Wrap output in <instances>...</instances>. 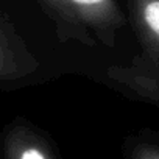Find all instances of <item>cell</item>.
<instances>
[{
  "instance_id": "cell-2",
  "label": "cell",
  "mask_w": 159,
  "mask_h": 159,
  "mask_svg": "<svg viewBox=\"0 0 159 159\" xmlns=\"http://www.w3.org/2000/svg\"><path fill=\"white\" fill-rule=\"evenodd\" d=\"M5 159H56L48 143L31 128L13 126L5 137Z\"/></svg>"
},
{
  "instance_id": "cell-5",
  "label": "cell",
  "mask_w": 159,
  "mask_h": 159,
  "mask_svg": "<svg viewBox=\"0 0 159 159\" xmlns=\"http://www.w3.org/2000/svg\"><path fill=\"white\" fill-rule=\"evenodd\" d=\"M133 159H159V148L153 145H140L134 150Z\"/></svg>"
},
{
  "instance_id": "cell-4",
  "label": "cell",
  "mask_w": 159,
  "mask_h": 159,
  "mask_svg": "<svg viewBox=\"0 0 159 159\" xmlns=\"http://www.w3.org/2000/svg\"><path fill=\"white\" fill-rule=\"evenodd\" d=\"M136 19L148 45L159 52V0H136Z\"/></svg>"
},
{
  "instance_id": "cell-3",
  "label": "cell",
  "mask_w": 159,
  "mask_h": 159,
  "mask_svg": "<svg viewBox=\"0 0 159 159\" xmlns=\"http://www.w3.org/2000/svg\"><path fill=\"white\" fill-rule=\"evenodd\" d=\"M34 69L33 59L17 50L0 31V80H14L33 72Z\"/></svg>"
},
{
  "instance_id": "cell-1",
  "label": "cell",
  "mask_w": 159,
  "mask_h": 159,
  "mask_svg": "<svg viewBox=\"0 0 159 159\" xmlns=\"http://www.w3.org/2000/svg\"><path fill=\"white\" fill-rule=\"evenodd\" d=\"M70 24L91 28L98 34H112L122 25V14L116 0H44Z\"/></svg>"
}]
</instances>
